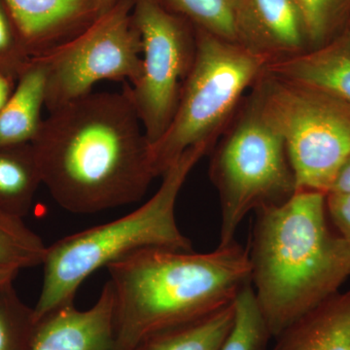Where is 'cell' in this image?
Instances as JSON below:
<instances>
[{
	"label": "cell",
	"mask_w": 350,
	"mask_h": 350,
	"mask_svg": "<svg viewBox=\"0 0 350 350\" xmlns=\"http://www.w3.org/2000/svg\"><path fill=\"white\" fill-rule=\"evenodd\" d=\"M31 142L42 184L69 213L137 202L156 178L150 144L123 91L92 93L49 112Z\"/></svg>",
	"instance_id": "cell-1"
},
{
	"label": "cell",
	"mask_w": 350,
	"mask_h": 350,
	"mask_svg": "<svg viewBox=\"0 0 350 350\" xmlns=\"http://www.w3.org/2000/svg\"><path fill=\"white\" fill-rule=\"evenodd\" d=\"M328 218L326 194L310 190L256 211L251 285L271 338L338 293L350 276V243Z\"/></svg>",
	"instance_id": "cell-2"
},
{
	"label": "cell",
	"mask_w": 350,
	"mask_h": 350,
	"mask_svg": "<svg viewBox=\"0 0 350 350\" xmlns=\"http://www.w3.org/2000/svg\"><path fill=\"white\" fill-rule=\"evenodd\" d=\"M120 344L133 350L158 332L232 305L251 284L248 250L236 241L213 252L144 248L107 267Z\"/></svg>",
	"instance_id": "cell-3"
},
{
	"label": "cell",
	"mask_w": 350,
	"mask_h": 350,
	"mask_svg": "<svg viewBox=\"0 0 350 350\" xmlns=\"http://www.w3.org/2000/svg\"><path fill=\"white\" fill-rule=\"evenodd\" d=\"M211 148V144H198L182 153L163 175L155 195L133 213L47 246L42 288L33 308L36 321L73 304L92 273L131 253L150 247L194 251L177 226L175 204L191 170Z\"/></svg>",
	"instance_id": "cell-4"
},
{
	"label": "cell",
	"mask_w": 350,
	"mask_h": 350,
	"mask_svg": "<svg viewBox=\"0 0 350 350\" xmlns=\"http://www.w3.org/2000/svg\"><path fill=\"white\" fill-rule=\"evenodd\" d=\"M195 36L194 62L182 85L174 118L162 137L150 146L156 177L163 176L190 147L213 146L241 107L243 94L271 63L269 57L241 44L198 27Z\"/></svg>",
	"instance_id": "cell-5"
},
{
	"label": "cell",
	"mask_w": 350,
	"mask_h": 350,
	"mask_svg": "<svg viewBox=\"0 0 350 350\" xmlns=\"http://www.w3.org/2000/svg\"><path fill=\"white\" fill-rule=\"evenodd\" d=\"M251 94L284 140L297 190L328 194L350 157L349 103L319 88L266 72Z\"/></svg>",
	"instance_id": "cell-6"
},
{
	"label": "cell",
	"mask_w": 350,
	"mask_h": 350,
	"mask_svg": "<svg viewBox=\"0 0 350 350\" xmlns=\"http://www.w3.org/2000/svg\"><path fill=\"white\" fill-rule=\"evenodd\" d=\"M241 108L209 167L222 213L219 245L234 241L239 224L251 211L280 206L297 191L282 135L265 118L252 94Z\"/></svg>",
	"instance_id": "cell-7"
},
{
	"label": "cell",
	"mask_w": 350,
	"mask_h": 350,
	"mask_svg": "<svg viewBox=\"0 0 350 350\" xmlns=\"http://www.w3.org/2000/svg\"><path fill=\"white\" fill-rule=\"evenodd\" d=\"M133 9V0H118L81 33L41 57L47 66L48 111L92 93L103 80L137 84L142 75V41Z\"/></svg>",
	"instance_id": "cell-8"
},
{
	"label": "cell",
	"mask_w": 350,
	"mask_h": 350,
	"mask_svg": "<svg viewBox=\"0 0 350 350\" xmlns=\"http://www.w3.org/2000/svg\"><path fill=\"white\" fill-rule=\"evenodd\" d=\"M133 16L142 36V75L129 91L151 146L174 118L194 62L195 27L161 0H133Z\"/></svg>",
	"instance_id": "cell-9"
},
{
	"label": "cell",
	"mask_w": 350,
	"mask_h": 350,
	"mask_svg": "<svg viewBox=\"0 0 350 350\" xmlns=\"http://www.w3.org/2000/svg\"><path fill=\"white\" fill-rule=\"evenodd\" d=\"M239 43L271 62L310 50L295 0H237Z\"/></svg>",
	"instance_id": "cell-10"
},
{
	"label": "cell",
	"mask_w": 350,
	"mask_h": 350,
	"mask_svg": "<svg viewBox=\"0 0 350 350\" xmlns=\"http://www.w3.org/2000/svg\"><path fill=\"white\" fill-rule=\"evenodd\" d=\"M32 350H126L117 336L109 280L89 310L69 304L41 319Z\"/></svg>",
	"instance_id": "cell-11"
},
{
	"label": "cell",
	"mask_w": 350,
	"mask_h": 350,
	"mask_svg": "<svg viewBox=\"0 0 350 350\" xmlns=\"http://www.w3.org/2000/svg\"><path fill=\"white\" fill-rule=\"evenodd\" d=\"M31 57L50 54L100 17L94 0H4Z\"/></svg>",
	"instance_id": "cell-12"
},
{
	"label": "cell",
	"mask_w": 350,
	"mask_h": 350,
	"mask_svg": "<svg viewBox=\"0 0 350 350\" xmlns=\"http://www.w3.org/2000/svg\"><path fill=\"white\" fill-rule=\"evenodd\" d=\"M265 72L324 90L350 105V27L319 47L271 62Z\"/></svg>",
	"instance_id": "cell-13"
},
{
	"label": "cell",
	"mask_w": 350,
	"mask_h": 350,
	"mask_svg": "<svg viewBox=\"0 0 350 350\" xmlns=\"http://www.w3.org/2000/svg\"><path fill=\"white\" fill-rule=\"evenodd\" d=\"M275 340L273 350H350V289L332 295Z\"/></svg>",
	"instance_id": "cell-14"
},
{
	"label": "cell",
	"mask_w": 350,
	"mask_h": 350,
	"mask_svg": "<svg viewBox=\"0 0 350 350\" xmlns=\"http://www.w3.org/2000/svg\"><path fill=\"white\" fill-rule=\"evenodd\" d=\"M47 66L42 57H32L21 73L15 90L0 110V146L31 144L38 135L45 107Z\"/></svg>",
	"instance_id": "cell-15"
},
{
	"label": "cell",
	"mask_w": 350,
	"mask_h": 350,
	"mask_svg": "<svg viewBox=\"0 0 350 350\" xmlns=\"http://www.w3.org/2000/svg\"><path fill=\"white\" fill-rule=\"evenodd\" d=\"M41 184L31 144L0 146V211L24 218Z\"/></svg>",
	"instance_id": "cell-16"
},
{
	"label": "cell",
	"mask_w": 350,
	"mask_h": 350,
	"mask_svg": "<svg viewBox=\"0 0 350 350\" xmlns=\"http://www.w3.org/2000/svg\"><path fill=\"white\" fill-rule=\"evenodd\" d=\"M234 322V301L204 319L158 332L133 350H219Z\"/></svg>",
	"instance_id": "cell-17"
},
{
	"label": "cell",
	"mask_w": 350,
	"mask_h": 350,
	"mask_svg": "<svg viewBox=\"0 0 350 350\" xmlns=\"http://www.w3.org/2000/svg\"><path fill=\"white\" fill-rule=\"evenodd\" d=\"M47 246L23 218L0 211V271H19L43 264Z\"/></svg>",
	"instance_id": "cell-18"
},
{
	"label": "cell",
	"mask_w": 350,
	"mask_h": 350,
	"mask_svg": "<svg viewBox=\"0 0 350 350\" xmlns=\"http://www.w3.org/2000/svg\"><path fill=\"white\" fill-rule=\"evenodd\" d=\"M172 12L181 16L194 27L219 38L239 43L237 29V0H161Z\"/></svg>",
	"instance_id": "cell-19"
},
{
	"label": "cell",
	"mask_w": 350,
	"mask_h": 350,
	"mask_svg": "<svg viewBox=\"0 0 350 350\" xmlns=\"http://www.w3.org/2000/svg\"><path fill=\"white\" fill-rule=\"evenodd\" d=\"M38 322L13 282L0 289V350H32Z\"/></svg>",
	"instance_id": "cell-20"
},
{
	"label": "cell",
	"mask_w": 350,
	"mask_h": 350,
	"mask_svg": "<svg viewBox=\"0 0 350 350\" xmlns=\"http://www.w3.org/2000/svg\"><path fill=\"white\" fill-rule=\"evenodd\" d=\"M271 338L252 285H247L234 301V325L219 350H266Z\"/></svg>",
	"instance_id": "cell-21"
},
{
	"label": "cell",
	"mask_w": 350,
	"mask_h": 350,
	"mask_svg": "<svg viewBox=\"0 0 350 350\" xmlns=\"http://www.w3.org/2000/svg\"><path fill=\"white\" fill-rule=\"evenodd\" d=\"M300 9L310 49L338 33L350 14V0H295Z\"/></svg>",
	"instance_id": "cell-22"
},
{
	"label": "cell",
	"mask_w": 350,
	"mask_h": 350,
	"mask_svg": "<svg viewBox=\"0 0 350 350\" xmlns=\"http://www.w3.org/2000/svg\"><path fill=\"white\" fill-rule=\"evenodd\" d=\"M31 59L5 2L0 0V73L17 82Z\"/></svg>",
	"instance_id": "cell-23"
},
{
	"label": "cell",
	"mask_w": 350,
	"mask_h": 350,
	"mask_svg": "<svg viewBox=\"0 0 350 350\" xmlns=\"http://www.w3.org/2000/svg\"><path fill=\"white\" fill-rule=\"evenodd\" d=\"M326 208L336 231L350 243V193H328Z\"/></svg>",
	"instance_id": "cell-24"
},
{
	"label": "cell",
	"mask_w": 350,
	"mask_h": 350,
	"mask_svg": "<svg viewBox=\"0 0 350 350\" xmlns=\"http://www.w3.org/2000/svg\"><path fill=\"white\" fill-rule=\"evenodd\" d=\"M331 192L350 193V157L338 172Z\"/></svg>",
	"instance_id": "cell-25"
},
{
	"label": "cell",
	"mask_w": 350,
	"mask_h": 350,
	"mask_svg": "<svg viewBox=\"0 0 350 350\" xmlns=\"http://www.w3.org/2000/svg\"><path fill=\"white\" fill-rule=\"evenodd\" d=\"M17 82L0 73V110L2 109L12 96Z\"/></svg>",
	"instance_id": "cell-26"
},
{
	"label": "cell",
	"mask_w": 350,
	"mask_h": 350,
	"mask_svg": "<svg viewBox=\"0 0 350 350\" xmlns=\"http://www.w3.org/2000/svg\"><path fill=\"white\" fill-rule=\"evenodd\" d=\"M94 1H96V8H98V14L100 16L110 10L118 0H94Z\"/></svg>",
	"instance_id": "cell-27"
},
{
	"label": "cell",
	"mask_w": 350,
	"mask_h": 350,
	"mask_svg": "<svg viewBox=\"0 0 350 350\" xmlns=\"http://www.w3.org/2000/svg\"><path fill=\"white\" fill-rule=\"evenodd\" d=\"M18 271H0V289L15 280Z\"/></svg>",
	"instance_id": "cell-28"
},
{
	"label": "cell",
	"mask_w": 350,
	"mask_h": 350,
	"mask_svg": "<svg viewBox=\"0 0 350 350\" xmlns=\"http://www.w3.org/2000/svg\"></svg>",
	"instance_id": "cell-29"
}]
</instances>
